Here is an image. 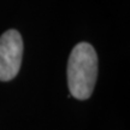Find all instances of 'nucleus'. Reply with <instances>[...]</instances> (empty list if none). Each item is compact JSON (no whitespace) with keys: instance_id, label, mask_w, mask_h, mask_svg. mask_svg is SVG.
Here are the masks:
<instances>
[{"instance_id":"nucleus-1","label":"nucleus","mask_w":130,"mask_h":130,"mask_svg":"<svg viewBox=\"0 0 130 130\" xmlns=\"http://www.w3.org/2000/svg\"><path fill=\"white\" fill-rule=\"evenodd\" d=\"M66 72L70 96L78 100L90 98L98 78V54L90 43L79 42L72 48Z\"/></svg>"},{"instance_id":"nucleus-2","label":"nucleus","mask_w":130,"mask_h":130,"mask_svg":"<svg viewBox=\"0 0 130 130\" xmlns=\"http://www.w3.org/2000/svg\"><path fill=\"white\" fill-rule=\"evenodd\" d=\"M23 56V40L17 30L10 29L0 36V81L13 79L19 72Z\"/></svg>"}]
</instances>
